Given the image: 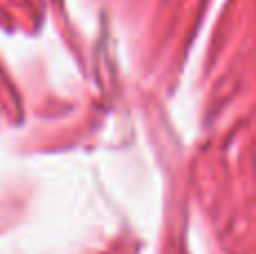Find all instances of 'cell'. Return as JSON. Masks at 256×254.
<instances>
[]
</instances>
